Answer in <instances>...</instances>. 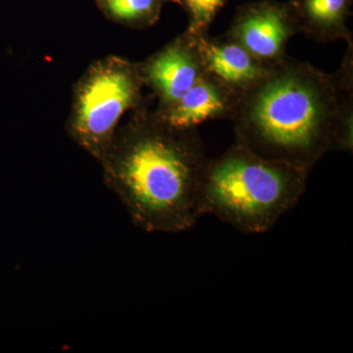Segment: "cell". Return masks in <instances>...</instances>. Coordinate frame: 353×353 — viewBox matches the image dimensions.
I'll return each mask as SVG.
<instances>
[{"mask_svg": "<svg viewBox=\"0 0 353 353\" xmlns=\"http://www.w3.org/2000/svg\"><path fill=\"white\" fill-rule=\"evenodd\" d=\"M341 77L282 59L234 97L236 143L305 169L331 150H352L350 87Z\"/></svg>", "mask_w": 353, "mask_h": 353, "instance_id": "cell-1", "label": "cell"}, {"mask_svg": "<svg viewBox=\"0 0 353 353\" xmlns=\"http://www.w3.org/2000/svg\"><path fill=\"white\" fill-rule=\"evenodd\" d=\"M167 130L132 134L108 164L109 187L134 226L148 233L188 231L203 216L209 159L201 139L192 129Z\"/></svg>", "mask_w": 353, "mask_h": 353, "instance_id": "cell-2", "label": "cell"}, {"mask_svg": "<svg viewBox=\"0 0 353 353\" xmlns=\"http://www.w3.org/2000/svg\"><path fill=\"white\" fill-rule=\"evenodd\" d=\"M308 174L236 143L208 161L202 183V215L215 216L243 233H265L303 196Z\"/></svg>", "mask_w": 353, "mask_h": 353, "instance_id": "cell-3", "label": "cell"}, {"mask_svg": "<svg viewBox=\"0 0 353 353\" xmlns=\"http://www.w3.org/2000/svg\"><path fill=\"white\" fill-rule=\"evenodd\" d=\"M136 94L129 72L106 67L90 78L81 95L74 132L81 145L97 155L105 152L116 123Z\"/></svg>", "mask_w": 353, "mask_h": 353, "instance_id": "cell-4", "label": "cell"}, {"mask_svg": "<svg viewBox=\"0 0 353 353\" xmlns=\"http://www.w3.org/2000/svg\"><path fill=\"white\" fill-rule=\"evenodd\" d=\"M297 30L289 6L262 1L243 7L232 28V39L265 65L283 59L290 37Z\"/></svg>", "mask_w": 353, "mask_h": 353, "instance_id": "cell-5", "label": "cell"}, {"mask_svg": "<svg viewBox=\"0 0 353 353\" xmlns=\"http://www.w3.org/2000/svg\"><path fill=\"white\" fill-rule=\"evenodd\" d=\"M194 43L204 73L234 97L259 82L268 70L234 41H208L199 34Z\"/></svg>", "mask_w": 353, "mask_h": 353, "instance_id": "cell-6", "label": "cell"}, {"mask_svg": "<svg viewBox=\"0 0 353 353\" xmlns=\"http://www.w3.org/2000/svg\"><path fill=\"white\" fill-rule=\"evenodd\" d=\"M234 97L205 73L174 102L166 116V125L176 130H190L205 121L233 112Z\"/></svg>", "mask_w": 353, "mask_h": 353, "instance_id": "cell-7", "label": "cell"}, {"mask_svg": "<svg viewBox=\"0 0 353 353\" xmlns=\"http://www.w3.org/2000/svg\"><path fill=\"white\" fill-rule=\"evenodd\" d=\"M148 76L165 101H179L204 74L194 43L174 46L155 58L148 67Z\"/></svg>", "mask_w": 353, "mask_h": 353, "instance_id": "cell-8", "label": "cell"}, {"mask_svg": "<svg viewBox=\"0 0 353 353\" xmlns=\"http://www.w3.org/2000/svg\"><path fill=\"white\" fill-rule=\"evenodd\" d=\"M289 6L297 30L316 41H336L350 34L352 0H292Z\"/></svg>", "mask_w": 353, "mask_h": 353, "instance_id": "cell-9", "label": "cell"}, {"mask_svg": "<svg viewBox=\"0 0 353 353\" xmlns=\"http://www.w3.org/2000/svg\"><path fill=\"white\" fill-rule=\"evenodd\" d=\"M228 0H185L190 14V31L194 36L208 29L216 14L227 3Z\"/></svg>", "mask_w": 353, "mask_h": 353, "instance_id": "cell-10", "label": "cell"}, {"mask_svg": "<svg viewBox=\"0 0 353 353\" xmlns=\"http://www.w3.org/2000/svg\"><path fill=\"white\" fill-rule=\"evenodd\" d=\"M112 15L123 20H138L154 12L157 0H103Z\"/></svg>", "mask_w": 353, "mask_h": 353, "instance_id": "cell-11", "label": "cell"}]
</instances>
